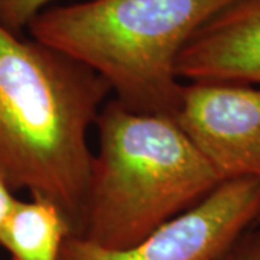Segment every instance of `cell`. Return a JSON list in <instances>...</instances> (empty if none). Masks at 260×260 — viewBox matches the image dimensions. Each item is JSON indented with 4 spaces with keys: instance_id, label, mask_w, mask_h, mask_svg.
Segmentation results:
<instances>
[{
    "instance_id": "3957f363",
    "label": "cell",
    "mask_w": 260,
    "mask_h": 260,
    "mask_svg": "<svg viewBox=\"0 0 260 260\" xmlns=\"http://www.w3.org/2000/svg\"><path fill=\"white\" fill-rule=\"evenodd\" d=\"M232 2L87 0L48 8L26 30L97 73L124 107L174 117L184 84L178 58Z\"/></svg>"
},
{
    "instance_id": "ba28073f",
    "label": "cell",
    "mask_w": 260,
    "mask_h": 260,
    "mask_svg": "<svg viewBox=\"0 0 260 260\" xmlns=\"http://www.w3.org/2000/svg\"><path fill=\"white\" fill-rule=\"evenodd\" d=\"M55 0H0V23L22 35L41 12L51 8Z\"/></svg>"
},
{
    "instance_id": "8992f818",
    "label": "cell",
    "mask_w": 260,
    "mask_h": 260,
    "mask_svg": "<svg viewBox=\"0 0 260 260\" xmlns=\"http://www.w3.org/2000/svg\"><path fill=\"white\" fill-rule=\"evenodd\" d=\"M181 81L260 85V0H233L200 29L178 58Z\"/></svg>"
},
{
    "instance_id": "30bf717a",
    "label": "cell",
    "mask_w": 260,
    "mask_h": 260,
    "mask_svg": "<svg viewBox=\"0 0 260 260\" xmlns=\"http://www.w3.org/2000/svg\"><path fill=\"white\" fill-rule=\"evenodd\" d=\"M16 201H18V198L13 195V191L6 184V181L0 177V230L3 227V224L6 223Z\"/></svg>"
},
{
    "instance_id": "52a82bcc",
    "label": "cell",
    "mask_w": 260,
    "mask_h": 260,
    "mask_svg": "<svg viewBox=\"0 0 260 260\" xmlns=\"http://www.w3.org/2000/svg\"><path fill=\"white\" fill-rule=\"evenodd\" d=\"M73 234L61 208L45 197L18 200L0 230V246L12 260H59L65 239Z\"/></svg>"
},
{
    "instance_id": "277c9868",
    "label": "cell",
    "mask_w": 260,
    "mask_h": 260,
    "mask_svg": "<svg viewBox=\"0 0 260 260\" xmlns=\"http://www.w3.org/2000/svg\"><path fill=\"white\" fill-rule=\"evenodd\" d=\"M260 218V181L229 179L204 200L126 249L70 234L59 260H218Z\"/></svg>"
},
{
    "instance_id": "5b68a950",
    "label": "cell",
    "mask_w": 260,
    "mask_h": 260,
    "mask_svg": "<svg viewBox=\"0 0 260 260\" xmlns=\"http://www.w3.org/2000/svg\"><path fill=\"white\" fill-rule=\"evenodd\" d=\"M174 120L223 181H260V85L184 83Z\"/></svg>"
},
{
    "instance_id": "7a4b0ae2",
    "label": "cell",
    "mask_w": 260,
    "mask_h": 260,
    "mask_svg": "<svg viewBox=\"0 0 260 260\" xmlns=\"http://www.w3.org/2000/svg\"><path fill=\"white\" fill-rule=\"evenodd\" d=\"M94 127L99 150L74 234L85 242L135 246L223 182L174 117L136 113L112 99Z\"/></svg>"
},
{
    "instance_id": "6da1fadb",
    "label": "cell",
    "mask_w": 260,
    "mask_h": 260,
    "mask_svg": "<svg viewBox=\"0 0 260 260\" xmlns=\"http://www.w3.org/2000/svg\"><path fill=\"white\" fill-rule=\"evenodd\" d=\"M110 93L88 67L0 23V177L55 203L73 234L93 162L88 133Z\"/></svg>"
},
{
    "instance_id": "9c48e42d",
    "label": "cell",
    "mask_w": 260,
    "mask_h": 260,
    "mask_svg": "<svg viewBox=\"0 0 260 260\" xmlns=\"http://www.w3.org/2000/svg\"><path fill=\"white\" fill-rule=\"evenodd\" d=\"M218 260H260V218Z\"/></svg>"
}]
</instances>
